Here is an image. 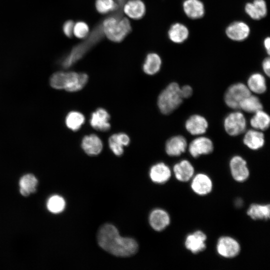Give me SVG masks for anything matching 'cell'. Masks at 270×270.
Masks as SVG:
<instances>
[{
    "instance_id": "1",
    "label": "cell",
    "mask_w": 270,
    "mask_h": 270,
    "mask_svg": "<svg viewBox=\"0 0 270 270\" xmlns=\"http://www.w3.org/2000/svg\"><path fill=\"white\" fill-rule=\"evenodd\" d=\"M97 239L102 248L116 256H130L138 250V244L134 240L120 236L117 228L111 224H104L100 227Z\"/></svg>"
},
{
    "instance_id": "2",
    "label": "cell",
    "mask_w": 270,
    "mask_h": 270,
    "mask_svg": "<svg viewBox=\"0 0 270 270\" xmlns=\"http://www.w3.org/2000/svg\"><path fill=\"white\" fill-rule=\"evenodd\" d=\"M88 76L85 73L74 72H59L52 74L50 78V86L55 89L74 92L82 89L86 84Z\"/></svg>"
},
{
    "instance_id": "3",
    "label": "cell",
    "mask_w": 270,
    "mask_h": 270,
    "mask_svg": "<svg viewBox=\"0 0 270 270\" xmlns=\"http://www.w3.org/2000/svg\"><path fill=\"white\" fill-rule=\"evenodd\" d=\"M101 26L104 34L114 42H120L131 30L128 20L118 13L106 18Z\"/></svg>"
},
{
    "instance_id": "4",
    "label": "cell",
    "mask_w": 270,
    "mask_h": 270,
    "mask_svg": "<svg viewBox=\"0 0 270 270\" xmlns=\"http://www.w3.org/2000/svg\"><path fill=\"white\" fill-rule=\"evenodd\" d=\"M180 87L175 82L170 84L160 94L158 107L162 113L168 114L176 109L182 103Z\"/></svg>"
},
{
    "instance_id": "5",
    "label": "cell",
    "mask_w": 270,
    "mask_h": 270,
    "mask_svg": "<svg viewBox=\"0 0 270 270\" xmlns=\"http://www.w3.org/2000/svg\"><path fill=\"white\" fill-rule=\"evenodd\" d=\"M104 32L101 25L96 27L84 42L74 47L70 53L64 59L62 65L64 68L71 66L93 46L98 42L102 38Z\"/></svg>"
},
{
    "instance_id": "6",
    "label": "cell",
    "mask_w": 270,
    "mask_h": 270,
    "mask_svg": "<svg viewBox=\"0 0 270 270\" xmlns=\"http://www.w3.org/2000/svg\"><path fill=\"white\" fill-rule=\"evenodd\" d=\"M251 94L247 86L243 83L234 84L230 86L224 95L226 104L232 109L239 108L240 102Z\"/></svg>"
},
{
    "instance_id": "7",
    "label": "cell",
    "mask_w": 270,
    "mask_h": 270,
    "mask_svg": "<svg viewBox=\"0 0 270 270\" xmlns=\"http://www.w3.org/2000/svg\"><path fill=\"white\" fill-rule=\"evenodd\" d=\"M224 126L228 134L237 136L246 130V121L242 112L236 111L230 112L225 118Z\"/></svg>"
},
{
    "instance_id": "8",
    "label": "cell",
    "mask_w": 270,
    "mask_h": 270,
    "mask_svg": "<svg viewBox=\"0 0 270 270\" xmlns=\"http://www.w3.org/2000/svg\"><path fill=\"white\" fill-rule=\"evenodd\" d=\"M240 250V245L234 238L224 236L218 240L216 251L221 256L225 258H233L239 254Z\"/></svg>"
},
{
    "instance_id": "9",
    "label": "cell",
    "mask_w": 270,
    "mask_h": 270,
    "mask_svg": "<svg viewBox=\"0 0 270 270\" xmlns=\"http://www.w3.org/2000/svg\"><path fill=\"white\" fill-rule=\"evenodd\" d=\"M230 168L233 178L238 182H244L249 176L246 162L240 156H234L230 160Z\"/></svg>"
},
{
    "instance_id": "10",
    "label": "cell",
    "mask_w": 270,
    "mask_h": 270,
    "mask_svg": "<svg viewBox=\"0 0 270 270\" xmlns=\"http://www.w3.org/2000/svg\"><path fill=\"white\" fill-rule=\"evenodd\" d=\"M214 150V144L209 138L200 136L193 140L188 146V151L194 158L210 154Z\"/></svg>"
},
{
    "instance_id": "11",
    "label": "cell",
    "mask_w": 270,
    "mask_h": 270,
    "mask_svg": "<svg viewBox=\"0 0 270 270\" xmlns=\"http://www.w3.org/2000/svg\"><path fill=\"white\" fill-rule=\"evenodd\" d=\"M248 25L242 21H236L231 23L226 28L227 36L230 40L241 42L247 38L250 34Z\"/></svg>"
},
{
    "instance_id": "12",
    "label": "cell",
    "mask_w": 270,
    "mask_h": 270,
    "mask_svg": "<svg viewBox=\"0 0 270 270\" xmlns=\"http://www.w3.org/2000/svg\"><path fill=\"white\" fill-rule=\"evenodd\" d=\"M206 236L200 230L188 234L186 238L184 246L193 254H198L206 248Z\"/></svg>"
},
{
    "instance_id": "13",
    "label": "cell",
    "mask_w": 270,
    "mask_h": 270,
    "mask_svg": "<svg viewBox=\"0 0 270 270\" xmlns=\"http://www.w3.org/2000/svg\"><path fill=\"white\" fill-rule=\"evenodd\" d=\"M208 124L205 118L200 114L191 116L186 122L185 128L192 135H200L204 134Z\"/></svg>"
},
{
    "instance_id": "14",
    "label": "cell",
    "mask_w": 270,
    "mask_h": 270,
    "mask_svg": "<svg viewBox=\"0 0 270 270\" xmlns=\"http://www.w3.org/2000/svg\"><path fill=\"white\" fill-rule=\"evenodd\" d=\"M191 188L198 195H206L212 190V182L208 175L202 173L198 174L194 177L192 181Z\"/></svg>"
},
{
    "instance_id": "15",
    "label": "cell",
    "mask_w": 270,
    "mask_h": 270,
    "mask_svg": "<svg viewBox=\"0 0 270 270\" xmlns=\"http://www.w3.org/2000/svg\"><path fill=\"white\" fill-rule=\"evenodd\" d=\"M187 146V142L184 136L180 135L175 136L166 142V151L170 156H179L186 151Z\"/></svg>"
},
{
    "instance_id": "16",
    "label": "cell",
    "mask_w": 270,
    "mask_h": 270,
    "mask_svg": "<svg viewBox=\"0 0 270 270\" xmlns=\"http://www.w3.org/2000/svg\"><path fill=\"white\" fill-rule=\"evenodd\" d=\"M110 118V116L107 111L102 108H99L92 114L90 124L96 130L106 131L110 128L108 122Z\"/></svg>"
},
{
    "instance_id": "17",
    "label": "cell",
    "mask_w": 270,
    "mask_h": 270,
    "mask_svg": "<svg viewBox=\"0 0 270 270\" xmlns=\"http://www.w3.org/2000/svg\"><path fill=\"white\" fill-rule=\"evenodd\" d=\"M149 222L154 230L158 232L162 231L169 225L170 217L165 210L162 209H156L150 213Z\"/></svg>"
},
{
    "instance_id": "18",
    "label": "cell",
    "mask_w": 270,
    "mask_h": 270,
    "mask_svg": "<svg viewBox=\"0 0 270 270\" xmlns=\"http://www.w3.org/2000/svg\"><path fill=\"white\" fill-rule=\"evenodd\" d=\"M246 14L252 19L259 20L267 14L268 8L264 0H254L244 6Z\"/></svg>"
},
{
    "instance_id": "19",
    "label": "cell",
    "mask_w": 270,
    "mask_h": 270,
    "mask_svg": "<svg viewBox=\"0 0 270 270\" xmlns=\"http://www.w3.org/2000/svg\"><path fill=\"white\" fill-rule=\"evenodd\" d=\"M182 8L186 16L194 20L202 18L205 13L204 4L200 0H184Z\"/></svg>"
},
{
    "instance_id": "20",
    "label": "cell",
    "mask_w": 270,
    "mask_h": 270,
    "mask_svg": "<svg viewBox=\"0 0 270 270\" xmlns=\"http://www.w3.org/2000/svg\"><path fill=\"white\" fill-rule=\"evenodd\" d=\"M123 10L129 18L138 20L146 13V6L141 0H129L123 6Z\"/></svg>"
},
{
    "instance_id": "21",
    "label": "cell",
    "mask_w": 270,
    "mask_h": 270,
    "mask_svg": "<svg viewBox=\"0 0 270 270\" xmlns=\"http://www.w3.org/2000/svg\"><path fill=\"white\" fill-rule=\"evenodd\" d=\"M176 178L182 182L188 181L193 176L194 168L188 160H184L176 164L173 168Z\"/></svg>"
},
{
    "instance_id": "22",
    "label": "cell",
    "mask_w": 270,
    "mask_h": 270,
    "mask_svg": "<svg viewBox=\"0 0 270 270\" xmlns=\"http://www.w3.org/2000/svg\"><path fill=\"white\" fill-rule=\"evenodd\" d=\"M264 134L257 130H250L245 134L244 138V144L250 149L257 150L262 148L264 144Z\"/></svg>"
},
{
    "instance_id": "23",
    "label": "cell",
    "mask_w": 270,
    "mask_h": 270,
    "mask_svg": "<svg viewBox=\"0 0 270 270\" xmlns=\"http://www.w3.org/2000/svg\"><path fill=\"white\" fill-rule=\"evenodd\" d=\"M82 147L86 154L90 156L98 154L102 148L101 140L96 134L85 136L82 142Z\"/></svg>"
},
{
    "instance_id": "24",
    "label": "cell",
    "mask_w": 270,
    "mask_h": 270,
    "mask_svg": "<svg viewBox=\"0 0 270 270\" xmlns=\"http://www.w3.org/2000/svg\"><path fill=\"white\" fill-rule=\"evenodd\" d=\"M152 180L158 184H162L167 182L171 176L170 168L163 162L158 163L154 165L150 172Z\"/></svg>"
},
{
    "instance_id": "25",
    "label": "cell",
    "mask_w": 270,
    "mask_h": 270,
    "mask_svg": "<svg viewBox=\"0 0 270 270\" xmlns=\"http://www.w3.org/2000/svg\"><path fill=\"white\" fill-rule=\"evenodd\" d=\"M168 34L169 39L172 42L176 44H181L188 38L189 30L184 24L176 22L170 26Z\"/></svg>"
},
{
    "instance_id": "26",
    "label": "cell",
    "mask_w": 270,
    "mask_h": 270,
    "mask_svg": "<svg viewBox=\"0 0 270 270\" xmlns=\"http://www.w3.org/2000/svg\"><path fill=\"white\" fill-rule=\"evenodd\" d=\"M130 141L128 136L126 134H114L109 138V146L114 154L120 156L124 152L123 146H128Z\"/></svg>"
},
{
    "instance_id": "27",
    "label": "cell",
    "mask_w": 270,
    "mask_h": 270,
    "mask_svg": "<svg viewBox=\"0 0 270 270\" xmlns=\"http://www.w3.org/2000/svg\"><path fill=\"white\" fill-rule=\"evenodd\" d=\"M247 86L250 92L255 94L264 93L266 90L264 76L258 72L252 74L248 80Z\"/></svg>"
},
{
    "instance_id": "28",
    "label": "cell",
    "mask_w": 270,
    "mask_h": 270,
    "mask_svg": "<svg viewBox=\"0 0 270 270\" xmlns=\"http://www.w3.org/2000/svg\"><path fill=\"white\" fill-rule=\"evenodd\" d=\"M246 214L254 220H267L270 217V205L253 204L250 206Z\"/></svg>"
},
{
    "instance_id": "29",
    "label": "cell",
    "mask_w": 270,
    "mask_h": 270,
    "mask_svg": "<svg viewBox=\"0 0 270 270\" xmlns=\"http://www.w3.org/2000/svg\"><path fill=\"white\" fill-rule=\"evenodd\" d=\"M162 66V60L159 55L156 53L148 54L145 59L143 64L144 72L149 75L156 74L160 70Z\"/></svg>"
},
{
    "instance_id": "30",
    "label": "cell",
    "mask_w": 270,
    "mask_h": 270,
    "mask_svg": "<svg viewBox=\"0 0 270 270\" xmlns=\"http://www.w3.org/2000/svg\"><path fill=\"white\" fill-rule=\"evenodd\" d=\"M38 181L32 174L24 176L20 180V192L22 196H26L36 191Z\"/></svg>"
},
{
    "instance_id": "31",
    "label": "cell",
    "mask_w": 270,
    "mask_h": 270,
    "mask_svg": "<svg viewBox=\"0 0 270 270\" xmlns=\"http://www.w3.org/2000/svg\"><path fill=\"white\" fill-rule=\"evenodd\" d=\"M250 123L255 130H265L270 126V117L266 112L261 110L254 113L250 119Z\"/></svg>"
},
{
    "instance_id": "32",
    "label": "cell",
    "mask_w": 270,
    "mask_h": 270,
    "mask_svg": "<svg viewBox=\"0 0 270 270\" xmlns=\"http://www.w3.org/2000/svg\"><path fill=\"white\" fill-rule=\"evenodd\" d=\"M239 108L247 112L255 113L262 110V104L258 98L250 94L240 102Z\"/></svg>"
},
{
    "instance_id": "33",
    "label": "cell",
    "mask_w": 270,
    "mask_h": 270,
    "mask_svg": "<svg viewBox=\"0 0 270 270\" xmlns=\"http://www.w3.org/2000/svg\"><path fill=\"white\" fill-rule=\"evenodd\" d=\"M84 122V115L80 112L76 111L68 113L66 118V124L67 127L74 131L79 130Z\"/></svg>"
},
{
    "instance_id": "34",
    "label": "cell",
    "mask_w": 270,
    "mask_h": 270,
    "mask_svg": "<svg viewBox=\"0 0 270 270\" xmlns=\"http://www.w3.org/2000/svg\"><path fill=\"white\" fill-rule=\"evenodd\" d=\"M46 206L50 212L58 214L64 210L66 206V202L62 196L54 195L49 198Z\"/></svg>"
},
{
    "instance_id": "35",
    "label": "cell",
    "mask_w": 270,
    "mask_h": 270,
    "mask_svg": "<svg viewBox=\"0 0 270 270\" xmlns=\"http://www.w3.org/2000/svg\"><path fill=\"white\" fill-rule=\"evenodd\" d=\"M95 6L97 11L102 14H106L118 10L114 0H96Z\"/></svg>"
},
{
    "instance_id": "36",
    "label": "cell",
    "mask_w": 270,
    "mask_h": 270,
    "mask_svg": "<svg viewBox=\"0 0 270 270\" xmlns=\"http://www.w3.org/2000/svg\"><path fill=\"white\" fill-rule=\"evenodd\" d=\"M90 29L88 25L84 22H78L74 24L73 34L78 38H87Z\"/></svg>"
},
{
    "instance_id": "37",
    "label": "cell",
    "mask_w": 270,
    "mask_h": 270,
    "mask_svg": "<svg viewBox=\"0 0 270 270\" xmlns=\"http://www.w3.org/2000/svg\"><path fill=\"white\" fill-rule=\"evenodd\" d=\"M74 22L71 20L66 22L62 26V30L64 34L68 38H71L73 35Z\"/></svg>"
},
{
    "instance_id": "38",
    "label": "cell",
    "mask_w": 270,
    "mask_h": 270,
    "mask_svg": "<svg viewBox=\"0 0 270 270\" xmlns=\"http://www.w3.org/2000/svg\"><path fill=\"white\" fill-rule=\"evenodd\" d=\"M180 92L183 98H188L192 94L193 90L190 86L185 85L180 88Z\"/></svg>"
},
{
    "instance_id": "39",
    "label": "cell",
    "mask_w": 270,
    "mask_h": 270,
    "mask_svg": "<svg viewBox=\"0 0 270 270\" xmlns=\"http://www.w3.org/2000/svg\"><path fill=\"white\" fill-rule=\"evenodd\" d=\"M262 68L264 74L270 76V60L268 57L264 59L262 63Z\"/></svg>"
},
{
    "instance_id": "40",
    "label": "cell",
    "mask_w": 270,
    "mask_h": 270,
    "mask_svg": "<svg viewBox=\"0 0 270 270\" xmlns=\"http://www.w3.org/2000/svg\"><path fill=\"white\" fill-rule=\"evenodd\" d=\"M264 46L268 54H270V38H266L264 41Z\"/></svg>"
},
{
    "instance_id": "41",
    "label": "cell",
    "mask_w": 270,
    "mask_h": 270,
    "mask_svg": "<svg viewBox=\"0 0 270 270\" xmlns=\"http://www.w3.org/2000/svg\"><path fill=\"white\" fill-rule=\"evenodd\" d=\"M116 4H117V6H118V9L120 8V7H123L124 4H125V2H126V0H114Z\"/></svg>"
}]
</instances>
